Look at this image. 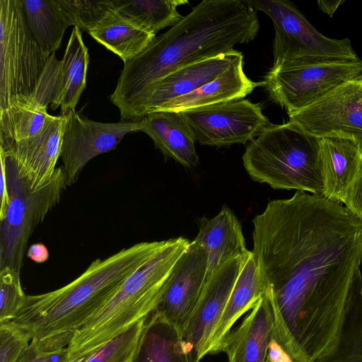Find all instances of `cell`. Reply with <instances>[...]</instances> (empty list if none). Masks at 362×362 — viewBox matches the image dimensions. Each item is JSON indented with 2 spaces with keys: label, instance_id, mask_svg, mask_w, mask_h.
Returning a JSON list of instances; mask_svg holds the SVG:
<instances>
[{
  "label": "cell",
  "instance_id": "1",
  "mask_svg": "<svg viewBox=\"0 0 362 362\" xmlns=\"http://www.w3.org/2000/svg\"><path fill=\"white\" fill-rule=\"evenodd\" d=\"M253 223V253L275 314L309 362L333 349L362 264V218L323 195L269 202Z\"/></svg>",
  "mask_w": 362,
  "mask_h": 362
},
{
  "label": "cell",
  "instance_id": "2",
  "mask_svg": "<svg viewBox=\"0 0 362 362\" xmlns=\"http://www.w3.org/2000/svg\"><path fill=\"white\" fill-rule=\"evenodd\" d=\"M256 10L245 1L204 0L138 56L124 63L110 101L120 122L141 119L156 86L187 64L233 52L257 35Z\"/></svg>",
  "mask_w": 362,
  "mask_h": 362
},
{
  "label": "cell",
  "instance_id": "3",
  "mask_svg": "<svg viewBox=\"0 0 362 362\" xmlns=\"http://www.w3.org/2000/svg\"><path fill=\"white\" fill-rule=\"evenodd\" d=\"M163 243L164 240L139 243L94 260L67 285L48 293L26 296L22 308L8 322L28 334L40 350L52 351L68 346L78 327Z\"/></svg>",
  "mask_w": 362,
  "mask_h": 362
},
{
  "label": "cell",
  "instance_id": "4",
  "mask_svg": "<svg viewBox=\"0 0 362 362\" xmlns=\"http://www.w3.org/2000/svg\"><path fill=\"white\" fill-rule=\"evenodd\" d=\"M190 243L183 237L164 240L162 247L78 327L67 346L70 360L94 351L151 314L158 304L177 262Z\"/></svg>",
  "mask_w": 362,
  "mask_h": 362
},
{
  "label": "cell",
  "instance_id": "5",
  "mask_svg": "<svg viewBox=\"0 0 362 362\" xmlns=\"http://www.w3.org/2000/svg\"><path fill=\"white\" fill-rule=\"evenodd\" d=\"M243 162L252 180L274 189L324 194L320 138L295 121L267 127L248 144Z\"/></svg>",
  "mask_w": 362,
  "mask_h": 362
},
{
  "label": "cell",
  "instance_id": "6",
  "mask_svg": "<svg viewBox=\"0 0 362 362\" xmlns=\"http://www.w3.org/2000/svg\"><path fill=\"white\" fill-rule=\"evenodd\" d=\"M49 57L30 32L19 0H0V110L36 104Z\"/></svg>",
  "mask_w": 362,
  "mask_h": 362
},
{
  "label": "cell",
  "instance_id": "7",
  "mask_svg": "<svg viewBox=\"0 0 362 362\" xmlns=\"http://www.w3.org/2000/svg\"><path fill=\"white\" fill-rule=\"evenodd\" d=\"M265 13L274 28L272 67L291 66L360 59L348 38L327 37L286 0H246Z\"/></svg>",
  "mask_w": 362,
  "mask_h": 362
},
{
  "label": "cell",
  "instance_id": "8",
  "mask_svg": "<svg viewBox=\"0 0 362 362\" xmlns=\"http://www.w3.org/2000/svg\"><path fill=\"white\" fill-rule=\"evenodd\" d=\"M8 184L9 204L0 220V269L8 267L20 272L30 237L36 226L59 203L67 187L62 166L52 180L38 190H32L14 164L0 155Z\"/></svg>",
  "mask_w": 362,
  "mask_h": 362
},
{
  "label": "cell",
  "instance_id": "9",
  "mask_svg": "<svg viewBox=\"0 0 362 362\" xmlns=\"http://www.w3.org/2000/svg\"><path fill=\"white\" fill-rule=\"evenodd\" d=\"M362 75V59L291 66L272 67L264 76L271 99L288 115Z\"/></svg>",
  "mask_w": 362,
  "mask_h": 362
},
{
  "label": "cell",
  "instance_id": "10",
  "mask_svg": "<svg viewBox=\"0 0 362 362\" xmlns=\"http://www.w3.org/2000/svg\"><path fill=\"white\" fill-rule=\"evenodd\" d=\"M180 112L195 141L211 146L245 144L271 124L259 104L243 98Z\"/></svg>",
  "mask_w": 362,
  "mask_h": 362
},
{
  "label": "cell",
  "instance_id": "11",
  "mask_svg": "<svg viewBox=\"0 0 362 362\" xmlns=\"http://www.w3.org/2000/svg\"><path fill=\"white\" fill-rule=\"evenodd\" d=\"M361 76L344 83L295 113V121L318 137L354 139L362 150V81Z\"/></svg>",
  "mask_w": 362,
  "mask_h": 362
},
{
  "label": "cell",
  "instance_id": "12",
  "mask_svg": "<svg viewBox=\"0 0 362 362\" xmlns=\"http://www.w3.org/2000/svg\"><path fill=\"white\" fill-rule=\"evenodd\" d=\"M136 132H140L139 120L103 123L69 111L60 156L67 187L76 182L89 160L115 149L126 134Z\"/></svg>",
  "mask_w": 362,
  "mask_h": 362
},
{
  "label": "cell",
  "instance_id": "13",
  "mask_svg": "<svg viewBox=\"0 0 362 362\" xmlns=\"http://www.w3.org/2000/svg\"><path fill=\"white\" fill-rule=\"evenodd\" d=\"M247 254L228 259L209 274L195 309L182 332L191 362H199L206 355L211 335L221 317Z\"/></svg>",
  "mask_w": 362,
  "mask_h": 362
},
{
  "label": "cell",
  "instance_id": "14",
  "mask_svg": "<svg viewBox=\"0 0 362 362\" xmlns=\"http://www.w3.org/2000/svg\"><path fill=\"white\" fill-rule=\"evenodd\" d=\"M68 113L51 116L37 135L20 141L0 145V155L10 160L32 190L52 180L61 156Z\"/></svg>",
  "mask_w": 362,
  "mask_h": 362
},
{
  "label": "cell",
  "instance_id": "15",
  "mask_svg": "<svg viewBox=\"0 0 362 362\" xmlns=\"http://www.w3.org/2000/svg\"><path fill=\"white\" fill-rule=\"evenodd\" d=\"M209 273L204 251L192 242L177 262L165 291L153 311L182 332L199 300Z\"/></svg>",
  "mask_w": 362,
  "mask_h": 362
},
{
  "label": "cell",
  "instance_id": "16",
  "mask_svg": "<svg viewBox=\"0 0 362 362\" xmlns=\"http://www.w3.org/2000/svg\"><path fill=\"white\" fill-rule=\"evenodd\" d=\"M241 59H243L242 53L234 50L187 64L174 71L156 86L143 107L141 119L148 113L158 111L169 102L213 81Z\"/></svg>",
  "mask_w": 362,
  "mask_h": 362
},
{
  "label": "cell",
  "instance_id": "17",
  "mask_svg": "<svg viewBox=\"0 0 362 362\" xmlns=\"http://www.w3.org/2000/svg\"><path fill=\"white\" fill-rule=\"evenodd\" d=\"M276 328V317L269 296L262 298L226 339L222 351L228 362H266Z\"/></svg>",
  "mask_w": 362,
  "mask_h": 362
},
{
  "label": "cell",
  "instance_id": "18",
  "mask_svg": "<svg viewBox=\"0 0 362 362\" xmlns=\"http://www.w3.org/2000/svg\"><path fill=\"white\" fill-rule=\"evenodd\" d=\"M266 291L257 259L250 251L241 267L226 305L209 341L206 354L222 351L235 322L252 310Z\"/></svg>",
  "mask_w": 362,
  "mask_h": 362
},
{
  "label": "cell",
  "instance_id": "19",
  "mask_svg": "<svg viewBox=\"0 0 362 362\" xmlns=\"http://www.w3.org/2000/svg\"><path fill=\"white\" fill-rule=\"evenodd\" d=\"M361 158L362 150L354 139L339 136L320 138L323 196L343 204Z\"/></svg>",
  "mask_w": 362,
  "mask_h": 362
},
{
  "label": "cell",
  "instance_id": "20",
  "mask_svg": "<svg viewBox=\"0 0 362 362\" xmlns=\"http://www.w3.org/2000/svg\"><path fill=\"white\" fill-rule=\"evenodd\" d=\"M139 121L140 132L151 137L165 157L173 158L185 168L197 165L199 157L195 139L180 112H153Z\"/></svg>",
  "mask_w": 362,
  "mask_h": 362
},
{
  "label": "cell",
  "instance_id": "21",
  "mask_svg": "<svg viewBox=\"0 0 362 362\" xmlns=\"http://www.w3.org/2000/svg\"><path fill=\"white\" fill-rule=\"evenodd\" d=\"M192 243L205 253L209 274L228 259L250 252L239 221L226 205L216 216L200 219L199 232Z\"/></svg>",
  "mask_w": 362,
  "mask_h": 362
},
{
  "label": "cell",
  "instance_id": "22",
  "mask_svg": "<svg viewBox=\"0 0 362 362\" xmlns=\"http://www.w3.org/2000/svg\"><path fill=\"white\" fill-rule=\"evenodd\" d=\"M264 85V81L255 82L246 76L243 71V59H241L234 63L213 81L187 95L169 102L158 111L182 112L242 99L251 93L255 88Z\"/></svg>",
  "mask_w": 362,
  "mask_h": 362
},
{
  "label": "cell",
  "instance_id": "23",
  "mask_svg": "<svg viewBox=\"0 0 362 362\" xmlns=\"http://www.w3.org/2000/svg\"><path fill=\"white\" fill-rule=\"evenodd\" d=\"M130 362H191L182 330L158 313L145 320Z\"/></svg>",
  "mask_w": 362,
  "mask_h": 362
},
{
  "label": "cell",
  "instance_id": "24",
  "mask_svg": "<svg viewBox=\"0 0 362 362\" xmlns=\"http://www.w3.org/2000/svg\"><path fill=\"white\" fill-rule=\"evenodd\" d=\"M88 64L89 54L82 40L81 30L74 27L64 57L60 60L59 88L51 104L52 110L60 107V115L75 110L86 88Z\"/></svg>",
  "mask_w": 362,
  "mask_h": 362
},
{
  "label": "cell",
  "instance_id": "25",
  "mask_svg": "<svg viewBox=\"0 0 362 362\" xmlns=\"http://www.w3.org/2000/svg\"><path fill=\"white\" fill-rule=\"evenodd\" d=\"M26 25L47 55L61 45L66 29L71 25L58 0H19Z\"/></svg>",
  "mask_w": 362,
  "mask_h": 362
},
{
  "label": "cell",
  "instance_id": "26",
  "mask_svg": "<svg viewBox=\"0 0 362 362\" xmlns=\"http://www.w3.org/2000/svg\"><path fill=\"white\" fill-rule=\"evenodd\" d=\"M88 34L127 63L141 54L156 37L135 26L115 10Z\"/></svg>",
  "mask_w": 362,
  "mask_h": 362
},
{
  "label": "cell",
  "instance_id": "27",
  "mask_svg": "<svg viewBox=\"0 0 362 362\" xmlns=\"http://www.w3.org/2000/svg\"><path fill=\"white\" fill-rule=\"evenodd\" d=\"M317 362H362V275L350 289L343 322L332 351Z\"/></svg>",
  "mask_w": 362,
  "mask_h": 362
},
{
  "label": "cell",
  "instance_id": "28",
  "mask_svg": "<svg viewBox=\"0 0 362 362\" xmlns=\"http://www.w3.org/2000/svg\"><path fill=\"white\" fill-rule=\"evenodd\" d=\"M187 0H113L115 11L122 18L146 32L156 34L182 20L177 7Z\"/></svg>",
  "mask_w": 362,
  "mask_h": 362
},
{
  "label": "cell",
  "instance_id": "29",
  "mask_svg": "<svg viewBox=\"0 0 362 362\" xmlns=\"http://www.w3.org/2000/svg\"><path fill=\"white\" fill-rule=\"evenodd\" d=\"M47 107L12 105L0 110V145L20 141L39 134L52 116Z\"/></svg>",
  "mask_w": 362,
  "mask_h": 362
},
{
  "label": "cell",
  "instance_id": "30",
  "mask_svg": "<svg viewBox=\"0 0 362 362\" xmlns=\"http://www.w3.org/2000/svg\"><path fill=\"white\" fill-rule=\"evenodd\" d=\"M146 317L105 342L91 352L84 362H130Z\"/></svg>",
  "mask_w": 362,
  "mask_h": 362
},
{
  "label": "cell",
  "instance_id": "31",
  "mask_svg": "<svg viewBox=\"0 0 362 362\" xmlns=\"http://www.w3.org/2000/svg\"><path fill=\"white\" fill-rule=\"evenodd\" d=\"M71 25L88 33L112 11L113 0H58Z\"/></svg>",
  "mask_w": 362,
  "mask_h": 362
},
{
  "label": "cell",
  "instance_id": "32",
  "mask_svg": "<svg viewBox=\"0 0 362 362\" xmlns=\"http://www.w3.org/2000/svg\"><path fill=\"white\" fill-rule=\"evenodd\" d=\"M20 272L4 267L0 269V324L13 320L25 303Z\"/></svg>",
  "mask_w": 362,
  "mask_h": 362
},
{
  "label": "cell",
  "instance_id": "33",
  "mask_svg": "<svg viewBox=\"0 0 362 362\" xmlns=\"http://www.w3.org/2000/svg\"><path fill=\"white\" fill-rule=\"evenodd\" d=\"M276 328L266 362H309L293 342L276 317Z\"/></svg>",
  "mask_w": 362,
  "mask_h": 362
},
{
  "label": "cell",
  "instance_id": "34",
  "mask_svg": "<svg viewBox=\"0 0 362 362\" xmlns=\"http://www.w3.org/2000/svg\"><path fill=\"white\" fill-rule=\"evenodd\" d=\"M30 341L21 329L8 322L0 324V362H16Z\"/></svg>",
  "mask_w": 362,
  "mask_h": 362
},
{
  "label": "cell",
  "instance_id": "35",
  "mask_svg": "<svg viewBox=\"0 0 362 362\" xmlns=\"http://www.w3.org/2000/svg\"><path fill=\"white\" fill-rule=\"evenodd\" d=\"M69 351L67 347L46 351L38 349L36 344L30 341L22 351L16 362H69Z\"/></svg>",
  "mask_w": 362,
  "mask_h": 362
},
{
  "label": "cell",
  "instance_id": "36",
  "mask_svg": "<svg viewBox=\"0 0 362 362\" xmlns=\"http://www.w3.org/2000/svg\"><path fill=\"white\" fill-rule=\"evenodd\" d=\"M343 204L356 215L362 218V158Z\"/></svg>",
  "mask_w": 362,
  "mask_h": 362
},
{
  "label": "cell",
  "instance_id": "37",
  "mask_svg": "<svg viewBox=\"0 0 362 362\" xmlns=\"http://www.w3.org/2000/svg\"><path fill=\"white\" fill-rule=\"evenodd\" d=\"M1 162V173H0V195H1V206H0V220L3 219L5 216L7 207L9 204V194L8 190L7 178L6 174L5 166L2 160Z\"/></svg>",
  "mask_w": 362,
  "mask_h": 362
},
{
  "label": "cell",
  "instance_id": "38",
  "mask_svg": "<svg viewBox=\"0 0 362 362\" xmlns=\"http://www.w3.org/2000/svg\"><path fill=\"white\" fill-rule=\"evenodd\" d=\"M27 257L35 263H43L49 257L48 250L46 246L42 243H35L31 245L28 251Z\"/></svg>",
  "mask_w": 362,
  "mask_h": 362
},
{
  "label": "cell",
  "instance_id": "39",
  "mask_svg": "<svg viewBox=\"0 0 362 362\" xmlns=\"http://www.w3.org/2000/svg\"><path fill=\"white\" fill-rule=\"evenodd\" d=\"M344 2V0H319L317 4L320 10L332 17L336 10Z\"/></svg>",
  "mask_w": 362,
  "mask_h": 362
},
{
  "label": "cell",
  "instance_id": "40",
  "mask_svg": "<svg viewBox=\"0 0 362 362\" xmlns=\"http://www.w3.org/2000/svg\"><path fill=\"white\" fill-rule=\"evenodd\" d=\"M93 352V351H92ZM91 352H89L81 357L76 358L74 359L70 360L69 362H84V361L87 358V357L90 354Z\"/></svg>",
  "mask_w": 362,
  "mask_h": 362
}]
</instances>
